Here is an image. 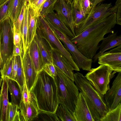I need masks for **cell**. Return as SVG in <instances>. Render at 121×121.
<instances>
[{"label": "cell", "mask_w": 121, "mask_h": 121, "mask_svg": "<svg viewBox=\"0 0 121 121\" xmlns=\"http://www.w3.org/2000/svg\"><path fill=\"white\" fill-rule=\"evenodd\" d=\"M116 73L108 66L100 65L91 69L85 76L99 92L104 95L110 89V82Z\"/></svg>", "instance_id": "8992f818"}, {"label": "cell", "mask_w": 121, "mask_h": 121, "mask_svg": "<svg viewBox=\"0 0 121 121\" xmlns=\"http://www.w3.org/2000/svg\"><path fill=\"white\" fill-rule=\"evenodd\" d=\"M28 7V46L33 40L39 24V14L31 5H27Z\"/></svg>", "instance_id": "2e32d148"}, {"label": "cell", "mask_w": 121, "mask_h": 121, "mask_svg": "<svg viewBox=\"0 0 121 121\" xmlns=\"http://www.w3.org/2000/svg\"><path fill=\"white\" fill-rule=\"evenodd\" d=\"M74 81L82 94L94 121H101L109 110L104 95L99 92L81 73H74Z\"/></svg>", "instance_id": "3957f363"}, {"label": "cell", "mask_w": 121, "mask_h": 121, "mask_svg": "<svg viewBox=\"0 0 121 121\" xmlns=\"http://www.w3.org/2000/svg\"><path fill=\"white\" fill-rule=\"evenodd\" d=\"M109 111L116 108L121 102V72L118 74L112 86L104 95Z\"/></svg>", "instance_id": "8fae6325"}, {"label": "cell", "mask_w": 121, "mask_h": 121, "mask_svg": "<svg viewBox=\"0 0 121 121\" xmlns=\"http://www.w3.org/2000/svg\"><path fill=\"white\" fill-rule=\"evenodd\" d=\"M13 56L8 58L0 69L1 77L2 78L6 77L10 78L12 71L13 59Z\"/></svg>", "instance_id": "1f68e13d"}, {"label": "cell", "mask_w": 121, "mask_h": 121, "mask_svg": "<svg viewBox=\"0 0 121 121\" xmlns=\"http://www.w3.org/2000/svg\"><path fill=\"white\" fill-rule=\"evenodd\" d=\"M72 13L74 27L80 24L87 16L83 12L79 0H73L72 2Z\"/></svg>", "instance_id": "603a6c76"}, {"label": "cell", "mask_w": 121, "mask_h": 121, "mask_svg": "<svg viewBox=\"0 0 121 121\" xmlns=\"http://www.w3.org/2000/svg\"><path fill=\"white\" fill-rule=\"evenodd\" d=\"M28 48L30 58L35 70L38 74L43 70L44 65L41 53L34 39L29 45Z\"/></svg>", "instance_id": "ffe728a7"}, {"label": "cell", "mask_w": 121, "mask_h": 121, "mask_svg": "<svg viewBox=\"0 0 121 121\" xmlns=\"http://www.w3.org/2000/svg\"><path fill=\"white\" fill-rule=\"evenodd\" d=\"M7 0H0V6Z\"/></svg>", "instance_id": "7dc6e473"}, {"label": "cell", "mask_w": 121, "mask_h": 121, "mask_svg": "<svg viewBox=\"0 0 121 121\" xmlns=\"http://www.w3.org/2000/svg\"><path fill=\"white\" fill-rule=\"evenodd\" d=\"M116 13L100 20L87 28L77 36L70 38L80 52L87 58L92 59L99 49L98 44L104 35L114 32L116 24Z\"/></svg>", "instance_id": "6da1fadb"}, {"label": "cell", "mask_w": 121, "mask_h": 121, "mask_svg": "<svg viewBox=\"0 0 121 121\" xmlns=\"http://www.w3.org/2000/svg\"><path fill=\"white\" fill-rule=\"evenodd\" d=\"M117 6H112L111 3L98 4L92 9L85 20L78 26L74 27L76 36L98 21L106 18L111 14L116 13Z\"/></svg>", "instance_id": "ba28073f"}, {"label": "cell", "mask_w": 121, "mask_h": 121, "mask_svg": "<svg viewBox=\"0 0 121 121\" xmlns=\"http://www.w3.org/2000/svg\"><path fill=\"white\" fill-rule=\"evenodd\" d=\"M90 0V1L91 0Z\"/></svg>", "instance_id": "f5cc1de1"}, {"label": "cell", "mask_w": 121, "mask_h": 121, "mask_svg": "<svg viewBox=\"0 0 121 121\" xmlns=\"http://www.w3.org/2000/svg\"><path fill=\"white\" fill-rule=\"evenodd\" d=\"M101 121H121V103L109 111Z\"/></svg>", "instance_id": "83f0119b"}, {"label": "cell", "mask_w": 121, "mask_h": 121, "mask_svg": "<svg viewBox=\"0 0 121 121\" xmlns=\"http://www.w3.org/2000/svg\"><path fill=\"white\" fill-rule=\"evenodd\" d=\"M26 5H27L29 4V0H25Z\"/></svg>", "instance_id": "681fc988"}, {"label": "cell", "mask_w": 121, "mask_h": 121, "mask_svg": "<svg viewBox=\"0 0 121 121\" xmlns=\"http://www.w3.org/2000/svg\"><path fill=\"white\" fill-rule=\"evenodd\" d=\"M55 113L60 121H76L72 112L61 104H58Z\"/></svg>", "instance_id": "4316f807"}, {"label": "cell", "mask_w": 121, "mask_h": 121, "mask_svg": "<svg viewBox=\"0 0 121 121\" xmlns=\"http://www.w3.org/2000/svg\"><path fill=\"white\" fill-rule=\"evenodd\" d=\"M51 28L59 39L63 42L65 48L70 52L79 68L89 71L91 69L92 59L88 58L83 55L71 41L69 37L65 33L53 26Z\"/></svg>", "instance_id": "9c48e42d"}, {"label": "cell", "mask_w": 121, "mask_h": 121, "mask_svg": "<svg viewBox=\"0 0 121 121\" xmlns=\"http://www.w3.org/2000/svg\"><path fill=\"white\" fill-rule=\"evenodd\" d=\"M54 10L75 37L76 36L73 24L72 2L57 0L54 6Z\"/></svg>", "instance_id": "7c38bea8"}, {"label": "cell", "mask_w": 121, "mask_h": 121, "mask_svg": "<svg viewBox=\"0 0 121 121\" xmlns=\"http://www.w3.org/2000/svg\"><path fill=\"white\" fill-rule=\"evenodd\" d=\"M17 68L18 63L17 57L13 56L12 62V71L10 78L15 81L16 80Z\"/></svg>", "instance_id": "f35d334b"}, {"label": "cell", "mask_w": 121, "mask_h": 121, "mask_svg": "<svg viewBox=\"0 0 121 121\" xmlns=\"http://www.w3.org/2000/svg\"><path fill=\"white\" fill-rule=\"evenodd\" d=\"M2 79L1 78H0V91L1 89L0 87L2 85Z\"/></svg>", "instance_id": "c3c4849f"}, {"label": "cell", "mask_w": 121, "mask_h": 121, "mask_svg": "<svg viewBox=\"0 0 121 121\" xmlns=\"http://www.w3.org/2000/svg\"><path fill=\"white\" fill-rule=\"evenodd\" d=\"M73 115L76 121H94L82 94L79 93Z\"/></svg>", "instance_id": "9a60e30c"}, {"label": "cell", "mask_w": 121, "mask_h": 121, "mask_svg": "<svg viewBox=\"0 0 121 121\" xmlns=\"http://www.w3.org/2000/svg\"><path fill=\"white\" fill-rule=\"evenodd\" d=\"M46 0H39L34 4L32 5H30L35 10L39 13V11L43 4Z\"/></svg>", "instance_id": "60d3db41"}, {"label": "cell", "mask_w": 121, "mask_h": 121, "mask_svg": "<svg viewBox=\"0 0 121 121\" xmlns=\"http://www.w3.org/2000/svg\"><path fill=\"white\" fill-rule=\"evenodd\" d=\"M13 43L14 46H17L23 50V42L21 33L16 31L13 28Z\"/></svg>", "instance_id": "8d00e7d4"}, {"label": "cell", "mask_w": 121, "mask_h": 121, "mask_svg": "<svg viewBox=\"0 0 121 121\" xmlns=\"http://www.w3.org/2000/svg\"><path fill=\"white\" fill-rule=\"evenodd\" d=\"M11 0H7L0 6V22L8 17V9Z\"/></svg>", "instance_id": "d6a6232c"}, {"label": "cell", "mask_w": 121, "mask_h": 121, "mask_svg": "<svg viewBox=\"0 0 121 121\" xmlns=\"http://www.w3.org/2000/svg\"><path fill=\"white\" fill-rule=\"evenodd\" d=\"M39 24L38 28L43 37L49 44L52 50H54L64 56L73 67L74 70L80 71L69 51L62 45L46 22L44 18L39 16Z\"/></svg>", "instance_id": "52a82bcc"}, {"label": "cell", "mask_w": 121, "mask_h": 121, "mask_svg": "<svg viewBox=\"0 0 121 121\" xmlns=\"http://www.w3.org/2000/svg\"><path fill=\"white\" fill-rule=\"evenodd\" d=\"M19 109L18 106L9 102L8 108V121H13L14 117L17 111Z\"/></svg>", "instance_id": "e575fe53"}, {"label": "cell", "mask_w": 121, "mask_h": 121, "mask_svg": "<svg viewBox=\"0 0 121 121\" xmlns=\"http://www.w3.org/2000/svg\"><path fill=\"white\" fill-rule=\"evenodd\" d=\"M28 7L26 4L24 18L21 26L20 32L22 37L23 54L28 48Z\"/></svg>", "instance_id": "484cf974"}, {"label": "cell", "mask_w": 121, "mask_h": 121, "mask_svg": "<svg viewBox=\"0 0 121 121\" xmlns=\"http://www.w3.org/2000/svg\"><path fill=\"white\" fill-rule=\"evenodd\" d=\"M99 46V51L93 58L95 63L98 57L106 51L110 49L121 45V35H118L117 32H114L104 38Z\"/></svg>", "instance_id": "d6986e66"}, {"label": "cell", "mask_w": 121, "mask_h": 121, "mask_svg": "<svg viewBox=\"0 0 121 121\" xmlns=\"http://www.w3.org/2000/svg\"><path fill=\"white\" fill-rule=\"evenodd\" d=\"M30 93L29 102L25 104L21 100L18 107L20 111V121H32L38 113L39 110L35 98L31 92Z\"/></svg>", "instance_id": "5bb4252c"}, {"label": "cell", "mask_w": 121, "mask_h": 121, "mask_svg": "<svg viewBox=\"0 0 121 121\" xmlns=\"http://www.w3.org/2000/svg\"><path fill=\"white\" fill-rule=\"evenodd\" d=\"M43 70L48 75L53 78L57 75L56 71L53 63L45 64L43 66Z\"/></svg>", "instance_id": "d590c367"}, {"label": "cell", "mask_w": 121, "mask_h": 121, "mask_svg": "<svg viewBox=\"0 0 121 121\" xmlns=\"http://www.w3.org/2000/svg\"><path fill=\"white\" fill-rule=\"evenodd\" d=\"M84 14L87 16L90 13L91 9L89 0H79Z\"/></svg>", "instance_id": "74e56055"}, {"label": "cell", "mask_w": 121, "mask_h": 121, "mask_svg": "<svg viewBox=\"0 0 121 121\" xmlns=\"http://www.w3.org/2000/svg\"><path fill=\"white\" fill-rule=\"evenodd\" d=\"M32 121H60L55 112L40 110L37 116Z\"/></svg>", "instance_id": "f1b7e54d"}, {"label": "cell", "mask_w": 121, "mask_h": 121, "mask_svg": "<svg viewBox=\"0 0 121 121\" xmlns=\"http://www.w3.org/2000/svg\"><path fill=\"white\" fill-rule=\"evenodd\" d=\"M20 111L18 110L14 117L13 121H20Z\"/></svg>", "instance_id": "f6af8a7d"}, {"label": "cell", "mask_w": 121, "mask_h": 121, "mask_svg": "<svg viewBox=\"0 0 121 121\" xmlns=\"http://www.w3.org/2000/svg\"><path fill=\"white\" fill-rule=\"evenodd\" d=\"M22 61L25 81L30 92L36 81L38 73L30 56L28 48L22 57Z\"/></svg>", "instance_id": "4fadbf2b"}, {"label": "cell", "mask_w": 121, "mask_h": 121, "mask_svg": "<svg viewBox=\"0 0 121 121\" xmlns=\"http://www.w3.org/2000/svg\"><path fill=\"white\" fill-rule=\"evenodd\" d=\"M115 4L117 6L116 13V24L121 25V0H117Z\"/></svg>", "instance_id": "ab89813d"}, {"label": "cell", "mask_w": 121, "mask_h": 121, "mask_svg": "<svg viewBox=\"0 0 121 121\" xmlns=\"http://www.w3.org/2000/svg\"><path fill=\"white\" fill-rule=\"evenodd\" d=\"M57 0H46L39 11V16L44 17L48 14L54 12V6Z\"/></svg>", "instance_id": "4dcf8cb0"}, {"label": "cell", "mask_w": 121, "mask_h": 121, "mask_svg": "<svg viewBox=\"0 0 121 121\" xmlns=\"http://www.w3.org/2000/svg\"><path fill=\"white\" fill-rule=\"evenodd\" d=\"M39 0H29V4L32 5L35 3Z\"/></svg>", "instance_id": "bcb514c9"}, {"label": "cell", "mask_w": 121, "mask_h": 121, "mask_svg": "<svg viewBox=\"0 0 121 121\" xmlns=\"http://www.w3.org/2000/svg\"><path fill=\"white\" fill-rule=\"evenodd\" d=\"M52 50L53 63L54 66L74 81L73 71L74 69L73 67L62 55L55 50Z\"/></svg>", "instance_id": "e0dca14e"}, {"label": "cell", "mask_w": 121, "mask_h": 121, "mask_svg": "<svg viewBox=\"0 0 121 121\" xmlns=\"http://www.w3.org/2000/svg\"><path fill=\"white\" fill-rule=\"evenodd\" d=\"M13 24L9 17L0 22V68L1 69L7 60L13 56Z\"/></svg>", "instance_id": "5b68a950"}, {"label": "cell", "mask_w": 121, "mask_h": 121, "mask_svg": "<svg viewBox=\"0 0 121 121\" xmlns=\"http://www.w3.org/2000/svg\"><path fill=\"white\" fill-rule=\"evenodd\" d=\"M97 60L100 65L107 66L116 72H121V45L104 52Z\"/></svg>", "instance_id": "30bf717a"}, {"label": "cell", "mask_w": 121, "mask_h": 121, "mask_svg": "<svg viewBox=\"0 0 121 121\" xmlns=\"http://www.w3.org/2000/svg\"><path fill=\"white\" fill-rule=\"evenodd\" d=\"M30 92L35 98L39 110L55 112L59 103L53 77L43 70L38 73Z\"/></svg>", "instance_id": "7a4b0ae2"}, {"label": "cell", "mask_w": 121, "mask_h": 121, "mask_svg": "<svg viewBox=\"0 0 121 121\" xmlns=\"http://www.w3.org/2000/svg\"><path fill=\"white\" fill-rule=\"evenodd\" d=\"M26 2L23 6L21 13L15 22L13 24V28L15 30L21 33L20 29L24 18Z\"/></svg>", "instance_id": "836d02e7"}, {"label": "cell", "mask_w": 121, "mask_h": 121, "mask_svg": "<svg viewBox=\"0 0 121 121\" xmlns=\"http://www.w3.org/2000/svg\"><path fill=\"white\" fill-rule=\"evenodd\" d=\"M105 0H91L90 1L91 9L95 6L98 4Z\"/></svg>", "instance_id": "7bdbcfd3"}, {"label": "cell", "mask_w": 121, "mask_h": 121, "mask_svg": "<svg viewBox=\"0 0 121 121\" xmlns=\"http://www.w3.org/2000/svg\"><path fill=\"white\" fill-rule=\"evenodd\" d=\"M4 78L7 82L8 90L10 94L11 102L18 107L22 100V92L18 84L13 80L7 77Z\"/></svg>", "instance_id": "44dd1931"}, {"label": "cell", "mask_w": 121, "mask_h": 121, "mask_svg": "<svg viewBox=\"0 0 121 121\" xmlns=\"http://www.w3.org/2000/svg\"><path fill=\"white\" fill-rule=\"evenodd\" d=\"M66 2H72L73 0H64Z\"/></svg>", "instance_id": "f907efd6"}, {"label": "cell", "mask_w": 121, "mask_h": 121, "mask_svg": "<svg viewBox=\"0 0 121 121\" xmlns=\"http://www.w3.org/2000/svg\"><path fill=\"white\" fill-rule=\"evenodd\" d=\"M16 57L18 63V68L16 81L18 84L22 93L25 80L22 61V57L19 56Z\"/></svg>", "instance_id": "f546056e"}, {"label": "cell", "mask_w": 121, "mask_h": 121, "mask_svg": "<svg viewBox=\"0 0 121 121\" xmlns=\"http://www.w3.org/2000/svg\"><path fill=\"white\" fill-rule=\"evenodd\" d=\"M55 66L57 75L54 78L57 86L59 103L65 106L73 113L79 93V90L73 81L57 67Z\"/></svg>", "instance_id": "277c9868"}, {"label": "cell", "mask_w": 121, "mask_h": 121, "mask_svg": "<svg viewBox=\"0 0 121 121\" xmlns=\"http://www.w3.org/2000/svg\"><path fill=\"white\" fill-rule=\"evenodd\" d=\"M25 2V0H12L9 4L8 16L14 23L20 14Z\"/></svg>", "instance_id": "cb8c5ba5"}, {"label": "cell", "mask_w": 121, "mask_h": 121, "mask_svg": "<svg viewBox=\"0 0 121 121\" xmlns=\"http://www.w3.org/2000/svg\"><path fill=\"white\" fill-rule=\"evenodd\" d=\"M1 89L2 99V109L1 121H8V108L9 102L8 88L7 82L5 78H3Z\"/></svg>", "instance_id": "d4e9b609"}, {"label": "cell", "mask_w": 121, "mask_h": 121, "mask_svg": "<svg viewBox=\"0 0 121 121\" xmlns=\"http://www.w3.org/2000/svg\"><path fill=\"white\" fill-rule=\"evenodd\" d=\"M23 54V50L22 49L18 46H14L13 52V56H19L22 57Z\"/></svg>", "instance_id": "b9f144b4"}, {"label": "cell", "mask_w": 121, "mask_h": 121, "mask_svg": "<svg viewBox=\"0 0 121 121\" xmlns=\"http://www.w3.org/2000/svg\"><path fill=\"white\" fill-rule=\"evenodd\" d=\"M36 41L41 53L44 65L53 63L52 50L46 40L42 35L38 28L34 38Z\"/></svg>", "instance_id": "ac0fdd59"}, {"label": "cell", "mask_w": 121, "mask_h": 121, "mask_svg": "<svg viewBox=\"0 0 121 121\" xmlns=\"http://www.w3.org/2000/svg\"></svg>", "instance_id": "816d5d0a"}, {"label": "cell", "mask_w": 121, "mask_h": 121, "mask_svg": "<svg viewBox=\"0 0 121 121\" xmlns=\"http://www.w3.org/2000/svg\"><path fill=\"white\" fill-rule=\"evenodd\" d=\"M44 17L46 18L53 25L65 33L70 38L75 37L56 13L54 12L49 13Z\"/></svg>", "instance_id": "7402d4cb"}, {"label": "cell", "mask_w": 121, "mask_h": 121, "mask_svg": "<svg viewBox=\"0 0 121 121\" xmlns=\"http://www.w3.org/2000/svg\"><path fill=\"white\" fill-rule=\"evenodd\" d=\"M2 109V99L1 90L0 92V121H1Z\"/></svg>", "instance_id": "ee69618b"}]
</instances>
